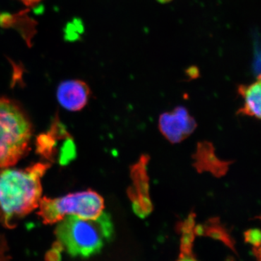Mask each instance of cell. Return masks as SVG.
I'll return each instance as SVG.
<instances>
[{"instance_id":"obj_1","label":"cell","mask_w":261,"mask_h":261,"mask_svg":"<svg viewBox=\"0 0 261 261\" xmlns=\"http://www.w3.org/2000/svg\"><path fill=\"white\" fill-rule=\"evenodd\" d=\"M49 168L37 163L25 169L6 168L0 172V220L6 227L39 207L42 199V178Z\"/></svg>"},{"instance_id":"obj_2","label":"cell","mask_w":261,"mask_h":261,"mask_svg":"<svg viewBox=\"0 0 261 261\" xmlns=\"http://www.w3.org/2000/svg\"><path fill=\"white\" fill-rule=\"evenodd\" d=\"M58 223L55 231L57 243L72 257L97 254L113 233L111 216L106 213L96 219L66 216Z\"/></svg>"},{"instance_id":"obj_3","label":"cell","mask_w":261,"mask_h":261,"mask_svg":"<svg viewBox=\"0 0 261 261\" xmlns=\"http://www.w3.org/2000/svg\"><path fill=\"white\" fill-rule=\"evenodd\" d=\"M32 127L23 110L0 98V168H10L28 151Z\"/></svg>"},{"instance_id":"obj_4","label":"cell","mask_w":261,"mask_h":261,"mask_svg":"<svg viewBox=\"0 0 261 261\" xmlns=\"http://www.w3.org/2000/svg\"><path fill=\"white\" fill-rule=\"evenodd\" d=\"M38 214L44 224L60 222L66 216L96 219L104 213L105 202L102 196L92 190L76 192L58 197H43Z\"/></svg>"},{"instance_id":"obj_5","label":"cell","mask_w":261,"mask_h":261,"mask_svg":"<svg viewBox=\"0 0 261 261\" xmlns=\"http://www.w3.org/2000/svg\"><path fill=\"white\" fill-rule=\"evenodd\" d=\"M149 161V156L144 154L138 162L130 168V177L133 185L128 188V196L132 201L134 211L140 218H145L153 209L149 195L147 169Z\"/></svg>"},{"instance_id":"obj_6","label":"cell","mask_w":261,"mask_h":261,"mask_svg":"<svg viewBox=\"0 0 261 261\" xmlns=\"http://www.w3.org/2000/svg\"><path fill=\"white\" fill-rule=\"evenodd\" d=\"M197 126L186 108L178 107L171 113H164L159 119L163 136L172 143H178L191 135Z\"/></svg>"},{"instance_id":"obj_7","label":"cell","mask_w":261,"mask_h":261,"mask_svg":"<svg viewBox=\"0 0 261 261\" xmlns=\"http://www.w3.org/2000/svg\"><path fill=\"white\" fill-rule=\"evenodd\" d=\"M90 90L82 81H66L60 84L57 96L62 107L70 111H78L87 104Z\"/></svg>"},{"instance_id":"obj_8","label":"cell","mask_w":261,"mask_h":261,"mask_svg":"<svg viewBox=\"0 0 261 261\" xmlns=\"http://www.w3.org/2000/svg\"><path fill=\"white\" fill-rule=\"evenodd\" d=\"M194 167L199 173L209 172L216 177H221L227 173L231 162L218 158L212 144L202 142L197 145L193 155Z\"/></svg>"},{"instance_id":"obj_9","label":"cell","mask_w":261,"mask_h":261,"mask_svg":"<svg viewBox=\"0 0 261 261\" xmlns=\"http://www.w3.org/2000/svg\"><path fill=\"white\" fill-rule=\"evenodd\" d=\"M239 93L244 99L243 107L238 111V114L260 118L261 86L260 77L256 82L248 86H240Z\"/></svg>"},{"instance_id":"obj_10","label":"cell","mask_w":261,"mask_h":261,"mask_svg":"<svg viewBox=\"0 0 261 261\" xmlns=\"http://www.w3.org/2000/svg\"><path fill=\"white\" fill-rule=\"evenodd\" d=\"M194 239L190 238H181V252L177 261H198L196 260L192 254V245Z\"/></svg>"},{"instance_id":"obj_11","label":"cell","mask_w":261,"mask_h":261,"mask_svg":"<svg viewBox=\"0 0 261 261\" xmlns=\"http://www.w3.org/2000/svg\"><path fill=\"white\" fill-rule=\"evenodd\" d=\"M245 239L248 243L252 244L254 246H260V233L257 229H250L245 233Z\"/></svg>"},{"instance_id":"obj_12","label":"cell","mask_w":261,"mask_h":261,"mask_svg":"<svg viewBox=\"0 0 261 261\" xmlns=\"http://www.w3.org/2000/svg\"><path fill=\"white\" fill-rule=\"evenodd\" d=\"M23 4L27 5V6H33V5L37 4L39 2L42 0H20Z\"/></svg>"},{"instance_id":"obj_13","label":"cell","mask_w":261,"mask_h":261,"mask_svg":"<svg viewBox=\"0 0 261 261\" xmlns=\"http://www.w3.org/2000/svg\"><path fill=\"white\" fill-rule=\"evenodd\" d=\"M159 1L161 2V3H167L170 0H159Z\"/></svg>"}]
</instances>
